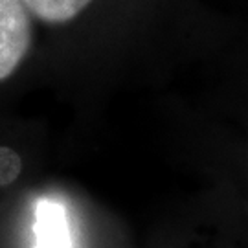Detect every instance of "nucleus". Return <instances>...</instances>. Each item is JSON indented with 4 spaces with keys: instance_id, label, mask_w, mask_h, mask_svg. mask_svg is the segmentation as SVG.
<instances>
[{
    "instance_id": "nucleus-1",
    "label": "nucleus",
    "mask_w": 248,
    "mask_h": 248,
    "mask_svg": "<svg viewBox=\"0 0 248 248\" xmlns=\"http://www.w3.org/2000/svg\"><path fill=\"white\" fill-rule=\"evenodd\" d=\"M30 11L24 0H0V81L24 61L31 43Z\"/></svg>"
},
{
    "instance_id": "nucleus-2",
    "label": "nucleus",
    "mask_w": 248,
    "mask_h": 248,
    "mask_svg": "<svg viewBox=\"0 0 248 248\" xmlns=\"http://www.w3.org/2000/svg\"><path fill=\"white\" fill-rule=\"evenodd\" d=\"M33 232H35L33 248H72L66 212L61 204L52 201H39Z\"/></svg>"
},
{
    "instance_id": "nucleus-3",
    "label": "nucleus",
    "mask_w": 248,
    "mask_h": 248,
    "mask_svg": "<svg viewBox=\"0 0 248 248\" xmlns=\"http://www.w3.org/2000/svg\"><path fill=\"white\" fill-rule=\"evenodd\" d=\"M28 11L48 24H64L76 18L92 0H24Z\"/></svg>"
}]
</instances>
